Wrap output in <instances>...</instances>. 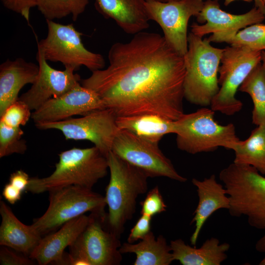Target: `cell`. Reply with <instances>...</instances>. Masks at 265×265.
<instances>
[{
	"instance_id": "1f68e13d",
	"label": "cell",
	"mask_w": 265,
	"mask_h": 265,
	"mask_svg": "<svg viewBox=\"0 0 265 265\" xmlns=\"http://www.w3.org/2000/svg\"><path fill=\"white\" fill-rule=\"evenodd\" d=\"M11 249V248H10ZM2 246L0 249V264L1 265H31L33 260L26 255H22L17 251Z\"/></svg>"
},
{
	"instance_id": "7bdbcfd3",
	"label": "cell",
	"mask_w": 265,
	"mask_h": 265,
	"mask_svg": "<svg viewBox=\"0 0 265 265\" xmlns=\"http://www.w3.org/2000/svg\"><path fill=\"white\" fill-rule=\"evenodd\" d=\"M260 265H265V256L259 263Z\"/></svg>"
},
{
	"instance_id": "4316f807",
	"label": "cell",
	"mask_w": 265,
	"mask_h": 265,
	"mask_svg": "<svg viewBox=\"0 0 265 265\" xmlns=\"http://www.w3.org/2000/svg\"><path fill=\"white\" fill-rule=\"evenodd\" d=\"M222 42L233 46H245L257 51H265V24L260 23L251 25L235 35L219 39L216 43Z\"/></svg>"
},
{
	"instance_id": "b9f144b4",
	"label": "cell",
	"mask_w": 265,
	"mask_h": 265,
	"mask_svg": "<svg viewBox=\"0 0 265 265\" xmlns=\"http://www.w3.org/2000/svg\"><path fill=\"white\" fill-rule=\"evenodd\" d=\"M154 0V1H159V2H169V1H177V0Z\"/></svg>"
},
{
	"instance_id": "cb8c5ba5",
	"label": "cell",
	"mask_w": 265,
	"mask_h": 265,
	"mask_svg": "<svg viewBox=\"0 0 265 265\" xmlns=\"http://www.w3.org/2000/svg\"><path fill=\"white\" fill-rule=\"evenodd\" d=\"M119 250L122 254H135L134 265H169L174 261L166 238L162 235L156 238L151 231L137 243H123Z\"/></svg>"
},
{
	"instance_id": "f35d334b",
	"label": "cell",
	"mask_w": 265,
	"mask_h": 265,
	"mask_svg": "<svg viewBox=\"0 0 265 265\" xmlns=\"http://www.w3.org/2000/svg\"><path fill=\"white\" fill-rule=\"evenodd\" d=\"M255 7L260 9L265 15V4L264 0H253Z\"/></svg>"
},
{
	"instance_id": "30bf717a",
	"label": "cell",
	"mask_w": 265,
	"mask_h": 265,
	"mask_svg": "<svg viewBox=\"0 0 265 265\" xmlns=\"http://www.w3.org/2000/svg\"><path fill=\"white\" fill-rule=\"evenodd\" d=\"M90 214L88 224L70 246L67 265H120L122 260L120 238L105 229V221L100 217Z\"/></svg>"
},
{
	"instance_id": "f1b7e54d",
	"label": "cell",
	"mask_w": 265,
	"mask_h": 265,
	"mask_svg": "<svg viewBox=\"0 0 265 265\" xmlns=\"http://www.w3.org/2000/svg\"><path fill=\"white\" fill-rule=\"evenodd\" d=\"M28 106L23 101L17 100L8 106L0 115V122L11 128L25 125L31 117Z\"/></svg>"
},
{
	"instance_id": "836d02e7",
	"label": "cell",
	"mask_w": 265,
	"mask_h": 265,
	"mask_svg": "<svg viewBox=\"0 0 265 265\" xmlns=\"http://www.w3.org/2000/svg\"><path fill=\"white\" fill-rule=\"evenodd\" d=\"M5 7L20 14L27 22L30 9L36 6V0H1Z\"/></svg>"
},
{
	"instance_id": "f546056e",
	"label": "cell",
	"mask_w": 265,
	"mask_h": 265,
	"mask_svg": "<svg viewBox=\"0 0 265 265\" xmlns=\"http://www.w3.org/2000/svg\"><path fill=\"white\" fill-rule=\"evenodd\" d=\"M46 20L60 19L71 14L68 0H36V6Z\"/></svg>"
},
{
	"instance_id": "ac0fdd59",
	"label": "cell",
	"mask_w": 265,
	"mask_h": 265,
	"mask_svg": "<svg viewBox=\"0 0 265 265\" xmlns=\"http://www.w3.org/2000/svg\"><path fill=\"white\" fill-rule=\"evenodd\" d=\"M192 183L197 188L198 203L190 222V224L194 223L195 229L190 241L192 245L196 246L201 229L207 220L219 209L228 210L230 202L225 188L217 182L214 175L203 180L193 178Z\"/></svg>"
},
{
	"instance_id": "7a4b0ae2",
	"label": "cell",
	"mask_w": 265,
	"mask_h": 265,
	"mask_svg": "<svg viewBox=\"0 0 265 265\" xmlns=\"http://www.w3.org/2000/svg\"><path fill=\"white\" fill-rule=\"evenodd\" d=\"M55 167L48 177L30 178L26 190L38 194L72 186L92 189L108 169L107 157L95 146L61 152Z\"/></svg>"
},
{
	"instance_id": "3957f363",
	"label": "cell",
	"mask_w": 265,
	"mask_h": 265,
	"mask_svg": "<svg viewBox=\"0 0 265 265\" xmlns=\"http://www.w3.org/2000/svg\"><path fill=\"white\" fill-rule=\"evenodd\" d=\"M110 180L105 196L109 231L120 237L135 213L136 200L148 189V175L111 151L107 157ZM105 221V222H106Z\"/></svg>"
},
{
	"instance_id": "8d00e7d4",
	"label": "cell",
	"mask_w": 265,
	"mask_h": 265,
	"mask_svg": "<svg viewBox=\"0 0 265 265\" xmlns=\"http://www.w3.org/2000/svg\"><path fill=\"white\" fill-rule=\"evenodd\" d=\"M89 0H68L72 20L76 21L85 10Z\"/></svg>"
},
{
	"instance_id": "4fadbf2b",
	"label": "cell",
	"mask_w": 265,
	"mask_h": 265,
	"mask_svg": "<svg viewBox=\"0 0 265 265\" xmlns=\"http://www.w3.org/2000/svg\"><path fill=\"white\" fill-rule=\"evenodd\" d=\"M203 0H179L166 2L147 0L145 7L150 20L157 22L167 44L184 56L188 49L187 26L192 16L201 11Z\"/></svg>"
},
{
	"instance_id": "e0dca14e",
	"label": "cell",
	"mask_w": 265,
	"mask_h": 265,
	"mask_svg": "<svg viewBox=\"0 0 265 265\" xmlns=\"http://www.w3.org/2000/svg\"><path fill=\"white\" fill-rule=\"evenodd\" d=\"M90 219L91 214H83L65 223L56 232L42 238L29 257L40 265H67L65 248L74 243Z\"/></svg>"
},
{
	"instance_id": "7402d4cb",
	"label": "cell",
	"mask_w": 265,
	"mask_h": 265,
	"mask_svg": "<svg viewBox=\"0 0 265 265\" xmlns=\"http://www.w3.org/2000/svg\"><path fill=\"white\" fill-rule=\"evenodd\" d=\"M170 246L173 260L183 265H220L227 258L230 247L215 238L206 239L200 247L186 244L181 238L171 240Z\"/></svg>"
},
{
	"instance_id": "ffe728a7",
	"label": "cell",
	"mask_w": 265,
	"mask_h": 265,
	"mask_svg": "<svg viewBox=\"0 0 265 265\" xmlns=\"http://www.w3.org/2000/svg\"><path fill=\"white\" fill-rule=\"evenodd\" d=\"M39 65L21 57L7 59L0 65V115L18 100V94L27 84H32L38 73Z\"/></svg>"
},
{
	"instance_id": "8992f818",
	"label": "cell",
	"mask_w": 265,
	"mask_h": 265,
	"mask_svg": "<svg viewBox=\"0 0 265 265\" xmlns=\"http://www.w3.org/2000/svg\"><path fill=\"white\" fill-rule=\"evenodd\" d=\"M211 108L203 107L183 114L175 121L178 148L190 154L207 153L219 147L235 149L240 140L232 123L221 125L214 119Z\"/></svg>"
},
{
	"instance_id": "d4e9b609",
	"label": "cell",
	"mask_w": 265,
	"mask_h": 265,
	"mask_svg": "<svg viewBox=\"0 0 265 265\" xmlns=\"http://www.w3.org/2000/svg\"><path fill=\"white\" fill-rule=\"evenodd\" d=\"M233 151L234 162L251 166L265 175V125L257 126L246 139L240 140Z\"/></svg>"
},
{
	"instance_id": "6da1fadb",
	"label": "cell",
	"mask_w": 265,
	"mask_h": 265,
	"mask_svg": "<svg viewBox=\"0 0 265 265\" xmlns=\"http://www.w3.org/2000/svg\"><path fill=\"white\" fill-rule=\"evenodd\" d=\"M109 65L92 72L81 85L94 91L116 117L155 114L176 121L183 114V56L157 33L140 32L117 42Z\"/></svg>"
},
{
	"instance_id": "ee69618b",
	"label": "cell",
	"mask_w": 265,
	"mask_h": 265,
	"mask_svg": "<svg viewBox=\"0 0 265 265\" xmlns=\"http://www.w3.org/2000/svg\"><path fill=\"white\" fill-rule=\"evenodd\" d=\"M264 3L265 4V0H264Z\"/></svg>"
},
{
	"instance_id": "d6a6232c",
	"label": "cell",
	"mask_w": 265,
	"mask_h": 265,
	"mask_svg": "<svg viewBox=\"0 0 265 265\" xmlns=\"http://www.w3.org/2000/svg\"><path fill=\"white\" fill-rule=\"evenodd\" d=\"M151 219L152 217L141 214V217L131 229L127 242L133 243L138 240L142 239L151 231Z\"/></svg>"
},
{
	"instance_id": "5bb4252c",
	"label": "cell",
	"mask_w": 265,
	"mask_h": 265,
	"mask_svg": "<svg viewBox=\"0 0 265 265\" xmlns=\"http://www.w3.org/2000/svg\"><path fill=\"white\" fill-rule=\"evenodd\" d=\"M196 18L198 23L205 24L193 23L190 26L191 32L201 38L212 33L207 38L211 43H216L222 37L235 35L240 29L261 23L265 15L256 7L242 14H233L222 10L218 0H206Z\"/></svg>"
},
{
	"instance_id": "4dcf8cb0",
	"label": "cell",
	"mask_w": 265,
	"mask_h": 265,
	"mask_svg": "<svg viewBox=\"0 0 265 265\" xmlns=\"http://www.w3.org/2000/svg\"><path fill=\"white\" fill-rule=\"evenodd\" d=\"M141 214L153 217L166 211V205L158 186L151 189L141 203Z\"/></svg>"
},
{
	"instance_id": "5b68a950",
	"label": "cell",
	"mask_w": 265,
	"mask_h": 265,
	"mask_svg": "<svg viewBox=\"0 0 265 265\" xmlns=\"http://www.w3.org/2000/svg\"><path fill=\"white\" fill-rule=\"evenodd\" d=\"M230 200V214L247 217L249 224L265 228V177L253 167L233 162L219 174Z\"/></svg>"
},
{
	"instance_id": "e575fe53",
	"label": "cell",
	"mask_w": 265,
	"mask_h": 265,
	"mask_svg": "<svg viewBox=\"0 0 265 265\" xmlns=\"http://www.w3.org/2000/svg\"><path fill=\"white\" fill-rule=\"evenodd\" d=\"M30 178L26 172L19 170L10 175L9 183L23 192L26 190Z\"/></svg>"
},
{
	"instance_id": "9a60e30c",
	"label": "cell",
	"mask_w": 265,
	"mask_h": 265,
	"mask_svg": "<svg viewBox=\"0 0 265 265\" xmlns=\"http://www.w3.org/2000/svg\"><path fill=\"white\" fill-rule=\"evenodd\" d=\"M106 108L94 91L79 83L62 95L47 101L34 110L31 118L35 124L54 122Z\"/></svg>"
},
{
	"instance_id": "7c38bea8",
	"label": "cell",
	"mask_w": 265,
	"mask_h": 265,
	"mask_svg": "<svg viewBox=\"0 0 265 265\" xmlns=\"http://www.w3.org/2000/svg\"><path fill=\"white\" fill-rule=\"evenodd\" d=\"M111 151L143 171L149 178L164 177L180 182L187 181L176 171L158 143L147 141L129 131H119L113 141Z\"/></svg>"
},
{
	"instance_id": "d6986e66",
	"label": "cell",
	"mask_w": 265,
	"mask_h": 265,
	"mask_svg": "<svg viewBox=\"0 0 265 265\" xmlns=\"http://www.w3.org/2000/svg\"><path fill=\"white\" fill-rule=\"evenodd\" d=\"M94 0L96 9L127 34L134 35L149 27L146 0Z\"/></svg>"
},
{
	"instance_id": "44dd1931",
	"label": "cell",
	"mask_w": 265,
	"mask_h": 265,
	"mask_svg": "<svg viewBox=\"0 0 265 265\" xmlns=\"http://www.w3.org/2000/svg\"><path fill=\"white\" fill-rule=\"evenodd\" d=\"M0 214V245L29 256L39 243L42 236L31 225L21 222L1 200Z\"/></svg>"
},
{
	"instance_id": "2e32d148",
	"label": "cell",
	"mask_w": 265,
	"mask_h": 265,
	"mask_svg": "<svg viewBox=\"0 0 265 265\" xmlns=\"http://www.w3.org/2000/svg\"><path fill=\"white\" fill-rule=\"evenodd\" d=\"M36 59L39 68L38 76L30 89L18 99L31 110L37 109L52 98L65 94L80 80V76L71 68L65 67L62 71L52 68L38 50Z\"/></svg>"
},
{
	"instance_id": "277c9868",
	"label": "cell",
	"mask_w": 265,
	"mask_h": 265,
	"mask_svg": "<svg viewBox=\"0 0 265 265\" xmlns=\"http://www.w3.org/2000/svg\"><path fill=\"white\" fill-rule=\"evenodd\" d=\"M187 41V51L183 56L184 97L191 104L207 107L219 90L218 73L224 49L213 47L207 38L191 32Z\"/></svg>"
},
{
	"instance_id": "484cf974",
	"label": "cell",
	"mask_w": 265,
	"mask_h": 265,
	"mask_svg": "<svg viewBox=\"0 0 265 265\" xmlns=\"http://www.w3.org/2000/svg\"><path fill=\"white\" fill-rule=\"evenodd\" d=\"M238 90L248 94L252 100V123L265 125V71L261 62L249 73Z\"/></svg>"
},
{
	"instance_id": "9c48e42d",
	"label": "cell",
	"mask_w": 265,
	"mask_h": 265,
	"mask_svg": "<svg viewBox=\"0 0 265 265\" xmlns=\"http://www.w3.org/2000/svg\"><path fill=\"white\" fill-rule=\"evenodd\" d=\"M46 37L37 43V50L47 61L59 62L75 71L85 66L92 72L102 69L105 60L102 55L89 51L81 40L82 33L73 24L63 25L46 20Z\"/></svg>"
},
{
	"instance_id": "ab89813d",
	"label": "cell",
	"mask_w": 265,
	"mask_h": 265,
	"mask_svg": "<svg viewBox=\"0 0 265 265\" xmlns=\"http://www.w3.org/2000/svg\"><path fill=\"white\" fill-rule=\"evenodd\" d=\"M235 0H225L224 4L225 6H227L229 4H230L231 3L233 2V1ZM242 0L245 2H251L253 0Z\"/></svg>"
},
{
	"instance_id": "603a6c76",
	"label": "cell",
	"mask_w": 265,
	"mask_h": 265,
	"mask_svg": "<svg viewBox=\"0 0 265 265\" xmlns=\"http://www.w3.org/2000/svg\"><path fill=\"white\" fill-rule=\"evenodd\" d=\"M116 122L119 130L129 131L158 144L165 135L176 133L175 121L155 114L117 117Z\"/></svg>"
},
{
	"instance_id": "8fae6325",
	"label": "cell",
	"mask_w": 265,
	"mask_h": 265,
	"mask_svg": "<svg viewBox=\"0 0 265 265\" xmlns=\"http://www.w3.org/2000/svg\"><path fill=\"white\" fill-rule=\"evenodd\" d=\"M116 120V116L113 111L106 108L94 110L80 118L36 123L35 125L40 130H58L66 140L90 141L107 157L120 130Z\"/></svg>"
},
{
	"instance_id": "74e56055",
	"label": "cell",
	"mask_w": 265,
	"mask_h": 265,
	"mask_svg": "<svg viewBox=\"0 0 265 265\" xmlns=\"http://www.w3.org/2000/svg\"><path fill=\"white\" fill-rule=\"evenodd\" d=\"M255 248L258 252H265V234L257 241L255 245Z\"/></svg>"
},
{
	"instance_id": "60d3db41",
	"label": "cell",
	"mask_w": 265,
	"mask_h": 265,
	"mask_svg": "<svg viewBox=\"0 0 265 265\" xmlns=\"http://www.w3.org/2000/svg\"><path fill=\"white\" fill-rule=\"evenodd\" d=\"M262 66L265 71V51H262Z\"/></svg>"
},
{
	"instance_id": "d590c367",
	"label": "cell",
	"mask_w": 265,
	"mask_h": 265,
	"mask_svg": "<svg viewBox=\"0 0 265 265\" xmlns=\"http://www.w3.org/2000/svg\"><path fill=\"white\" fill-rule=\"evenodd\" d=\"M22 193L23 192L9 183L4 186L2 194L8 203L13 205L21 199Z\"/></svg>"
},
{
	"instance_id": "ba28073f",
	"label": "cell",
	"mask_w": 265,
	"mask_h": 265,
	"mask_svg": "<svg viewBox=\"0 0 265 265\" xmlns=\"http://www.w3.org/2000/svg\"><path fill=\"white\" fill-rule=\"evenodd\" d=\"M261 60L262 51L241 46L224 48L218 70L219 90L212 101L211 108L228 116L239 112L243 104L236 98V92Z\"/></svg>"
},
{
	"instance_id": "83f0119b",
	"label": "cell",
	"mask_w": 265,
	"mask_h": 265,
	"mask_svg": "<svg viewBox=\"0 0 265 265\" xmlns=\"http://www.w3.org/2000/svg\"><path fill=\"white\" fill-rule=\"evenodd\" d=\"M23 134L21 127L11 128L0 122V158L25 153L27 144Z\"/></svg>"
},
{
	"instance_id": "52a82bcc",
	"label": "cell",
	"mask_w": 265,
	"mask_h": 265,
	"mask_svg": "<svg viewBox=\"0 0 265 265\" xmlns=\"http://www.w3.org/2000/svg\"><path fill=\"white\" fill-rule=\"evenodd\" d=\"M49 192L47 210L31 225L41 236L87 212L97 215L105 222V196L92 189L72 186Z\"/></svg>"
}]
</instances>
